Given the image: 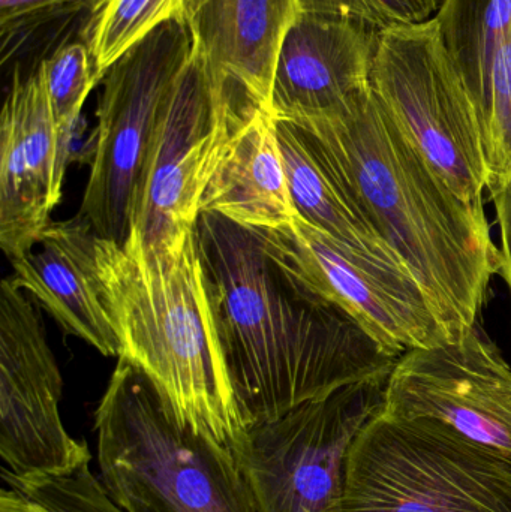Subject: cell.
<instances>
[{
  "label": "cell",
  "mask_w": 511,
  "mask_h": 512,
  "mask_svg": "<svg viewBox=\"0 0 511 512\" xmlns=\"http://www.w3.org/2000/svg\"><path fill=\"white\" fill-rule=\"evenodd\" d=\"M195 236L246 426L390 376L399 358L276 261L254 231L200 213Z\"/></svg>",
  "instance_id": "obj_1"
},
{
  "label": "cell",
  "mask_w": 511,
  "mask_h": 512,
  "mask_svg": "<svg viewBox=\"0 0 511 512\" xmlns=\"http://www.w3.org/2000/svg\"><path fill=\"white\" fill-rule=\"evenodd\" d=\"M293 123L404 262L447 339L476 327L501 270L488 219L435 173L372 87L342 113Z\"/></svg>",
  "instance_id": "obj_2"
},
{
  "label": "cell",
  "mask_w": 511,
  "mask_h": 512,
  "mask_svg": "<svg viewBox=\"0 0 511 512\" xmlns=\"http://www.w3.org/2000/svg\"><path fill=\"white\" fill-rule=\"evenodd\" d=\"M93 273L119 342L180 424L231 448L246 432L194 230L161 254L93 237Z\"/></svg>",
  "instance_id": "obj_3"
},
{
  "label": "cell",
  "mask_w": 511,
  "mask_h": 512,
  "mask_svg": "<svg viewBox=\"0 0 511 512\" xmlns=\"http://www.w3.org/2000/svg\"><path fill=\"white\" fill-rule=\"evenodd\" d=\"M99 481L125 512H257L233 451L174 417L119 358L95 412Z\"/></svg>",
  "instance_id": "obj_4"
},
{
  "label": "cell",
  "mask_w": 511,
  "mask_h": 512,
  "mask_svg": "<svg viewBox=\"0 0 511 512\" xmlns=\"http://www.w3.org/2000/svg\"><path fill=\"white\" fill-rule=\"evenodd\" d=\"M329 512H511V456L381 412L354 441Z\"/></svg>",
  "instance_id": "obj_5"
},
{
  "label": "cell",
  "mask_w": 511,
  "mask_h": 512,
  "mask_svg": "<svg viewBox=\"0 0 511 512\" xmlns=\"http://www.w3.org/2000/svg\"><path fill=\"white\" fill-rule=\"evenodd\" d=\"M372 90L435 173L486 216L489 173L479 111L435 18L383 32Z\"/></svg>",
  "instance_id": "obj_6"
},
{
  "label": "cell",
  "mask_w": 511,
  "mask_h": 512,
  "mask_svg": "<svg viewBox=\"0 0 511 512\" xmlns=\"http://www.w3.org/2000/svg\"><path fill=\"white\" fill-rule=\"evenodd\" d=\"M387 378L368 379L249 426L231 447L257 512H329L348 454L384 408Z\"/></svg>",
  "instance_id": "obj_7"
},
{
  "label": "cell",
  "mask_w": 511,
  "mask_h": 512,
  "mask_svg": "<svg viewBox=\"0 0 511 512\" xmlns=\"http://www.w3.org/2000/svg\"><path fill=\"white\" fill-rule=\"evenodd\" d=\"M182 21H168L110 66L99 96L90 173L78 216L102 239L123 246L132 203L159 111L191 60Z\"/></svg>",
  "instance_id": "obj_8"
},
{
  "label": "cell",
  "mask_w": 511,
  "mask_h": 512,
  "mask_svg": "<svg viewBox=\"0 0 511 512\" xmlns=\"http://www.w3.org/2000/svg\"><path fill=\"white\" fill-rule=\"evenodd\" d=\"M255 111L219 98L191 54L159 111L123 246L161 254L194 230L201 198L225 147Z\"/></svg>",
  "instance_id": "obj_9"
},
{
  "label": "cell",
  "mask_w": 511,
  "mask_h": 512,
  "mask_svg": "<svg viewBox=\"0 0 511 512\" xmlns=\"http://www.w3.org/2000/svg\"><path fill=\"white\" fill-rule=\"evenodd\" d=\"M38 304L11 276L0 283V457L15 478L62 477L90 463L60 415L63 379Z\"/></svg>",
  "instance_id": "obj_10"
},
{
  "label": "cell",
  "mask_w": 511,
  "mask_h": 512,
  "mask_svg": "<svg viewBox=\"0 0 511 512\" xmlns=\"http://www.w3.org/2000/svg\"><path fill=\"white\" fill-rule=\"evenodd\" d=\"M254 231L276 261L344 310L387 354L446 342L416 280L348 251L297 216L276 230Z\"/></svg>",
  "instance_id": "obj_11"
},
{
  "label": "cell",
  "mask_w": 511,
  "mask_h": 512,
  "mask_svg": "<svg viewBox=\"0 0 511 512\" xmlns=\"http://www.w3.org/2000/svg\"><path fill=\"white\" fill-rule=\"evenodd\" d=\"M383 414L434 420L511 456V367L479 327L405 352L384 390Z\"/></svg>",
  "instance_id": "obj_12"
},
{
  "label": "cell",
  "mask_w": 511,
  "mask_h": 512,
  "mask_svg": "<svg viewBox=\"0 0 511 512\" xmlns=\"http://www.w3.org/2000/svg\"><path fill=\"white\" fill-rule=\"evenodd\" d=\"M69 143L54 120L41 65L26 77L15 68L0 117V246L9 261L53 222Z\"/></svg>",
  "instance_id": "obj_13"
},
{
  "label": "cell",
  "mask_w": 511,
  "mask_h": 512,
  "mask_svg": "<svg viewBox=\"0 0 511 512\" xmlns=\"http://www.w3.org/2000/svg\"><path fill=\"white\" fill-rule=\"evenodd\" d=\"M381 35L356 18L299 12L276 60L270 116L299 122L347 110L372 87Z\"/></svg>",
  "instance_id": "obj_14"
},
{
  "label": "cell",
  "mask_w": 511,
  "mask_h": 512,
  "mask_svg": "<svg viewBox=\"0 0 511 512\" xmlns=\"http://www.w3.org/2000/svg\"><path fill=\"white\" fill-rule=\"evenodd\" d=\"M299 12V0H183L182 23L213 92L270 114L276 60Z\"/></svg>",
  "instance_id": "obj_15"
},
{
  "label": "cell",
  "mask_w": 511,
  "mask_h": 512,
  "mask_svg": "<svg viewBox=\"0 0 511 512\" xmlns=\"http://www.w3.org/2000/svg\"><path fill=\"white\" fill-rule=\"evenodd\" d=\"M93 237L92 227L78 215L51 222L32 248L11 259V277L63 333L104 357L119 358V342L93 273Z\"/></svg>",
  "instance_id": "obj_16"
},
{
  "label": "cell",
  "mask_w": 511,
  "mask_h": 512,
  "mask_svg": "<svg viewBox=\"0 0 511 512\" xmlns=\"http://www.w3.org/2000/svg\"><path fill=\"white\" fill-rule=\"evenodd\" d=\"M248 230H276L299 216L291 198L276 120L258 110L237 129L200 203Z\"/></svg>",
  "instance_id": "obj_17"
},
{
  "label": "cell",
  "mask_w": 511,
  "mask_h": 512,
  "mask_svg": "<svg viewBox=\"0 0 511 512\" xmlns=\"http://www.w3.org/2000/svg\"><path fill=\"white\" fill-rule=\"evenodd\" d=\"M291 198L300 218L354 254L411 277L396 252L336 182L299 126L276 120Z\"/></svg>",
  "instance_id": "obj_18"
},
{
  "label": "cell",
  "mask_w": 511,
  "mask_h": 512,
  "mask_svg": "<svg viewBox=\"0 0 511 512\" xmlns=\"http://www.w3.org/2000/svg\"><path fill=\"white\" fill-rule=\"evenodd\" d=\"M435 21L479 111L498 44L511 23V0H444Z\"/></svg>",
  "instance_id": "obj_19"
},
{
  "label": "cell",
  "mask_w": 511,
  "mask_h": 512,
  "mask_svg": "<svg viewBox=\"0 0 511 512\" xmlns=\"http://www.w3.org/2000/svg\"><path fill=\"white\" fill-rule=\"evenodd\" d=\"M183 0H89L80 39L99 83L126 51L168 21H182Z\"/></svg>",
  "instance_id": "obj_20"
},
{
  "label": "cell",
  "mask_w": 511,
  "mask_h": 512,
  "mask_svg": "<svg viewBox=\"0 0 511 512\" xmlns=\"http://www.w3.org/2000/svg\"><path fill=\"white\" fill-rule=\"evenodd\" d=\"M479 117L491 192L511 179V23L498 44Z\"/></svg>",
  "instance_id": "obj_21"
},
{
  "label": "cell",
  "mask_w": 511,
  "mask_h": 512,
  "mask_svg": "<svg viewBox=\"0 0 511 512\" xmlns=\"http://www.w3.org/2000/svg\"><path fill=\"white\" fill-rule=\"evenodd\" d=\"M39 65L54 120L62 134L71 138L90 92L99 84L89 50L81 39L65 42Z\"/></svg>",
  "instance_id": "obj_22"
},
{
  "label": "cell",
  "mask_w": 511,
  "mask_h": 512,
  "mask_svg": "<svg viewBox=\"0 0 511 512\" xmlns=\"http://www.w3.org/2000/svg\"><path fill=\"white\" fill-rule=\"evenodd\" d=\"M90 463L62 477L15 478L2 471L8 487L54 512H125L105 492Z\"/></svg>",
  "instance_id": "obj_23"
},
{
  "label": "cell",
  "mask_w": 511,
  "mask_h": 512,
  "mask_svg": "<svg viewBox=\"0 0 511 512\" xmlns=\"http://www.w3.org/2000/svg\"><path fill=\"white\" fill-rule=\"evenodd\" d=\"M444 0H299L300 12L342 15L381 32L416 26L435 18Z\"/></svg>",
  "instance_id": "obj_24"
},
{
  "label": "cell",
  "mask_w": 511,
  "mask_h": 512,
  "mask_svg": "<svg viewBox=\"0 0 511 512\" xmlns=\"http://www.w3.org/2000/svg\"><path fill=\"white\" fill-rule=\"evenodd\" d=\"M89 0H0V47L5 66L42 27L74 17Z\"/></svg>",
  "instance_id": "obj_25"
},
{
  "label": "cell",
  "mask_w": 511,
  "mask_h": 512,
  "mask_svg": "<svg viewBox=\"0 0 511 512\" xmlns=\"http://www.w3.org/2000/svg\"><path fill=\"white\" fill-rule=\"evenodd\" d=\"M501 231V270L511 292V179L491 191Z\"/></svg>",
  "instance_id": "obj_26"
},
{
  "label": "cell",
  "mask_w": 511,
  "mask_h": 512,
  "mask_svg": "<svg viewBox=\"0 0 511 512\" xmlns=\"http://www.w3.org/2000/svg\"><path fill=\"white\" fill-rule=\"evenodd\" d=\"M0 512H54L27 498L17 489L6 487L0 492Z\"/></svg>",
  "instance_id": "obj_27"
}]
</instances>
